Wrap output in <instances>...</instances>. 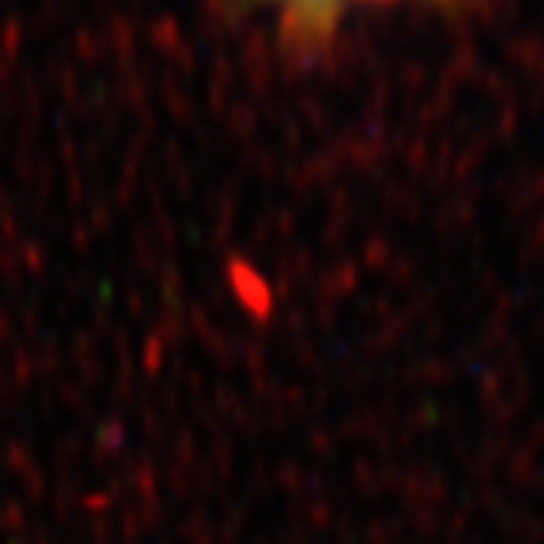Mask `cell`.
Masks as SVG:
<instances>
[{"instance_id":"obj_1","label":"cell","mask_w":544,"mask_h":544,"mask_svg":"<svg viewBox=\"0 0 544 544\" xmlns=\"http://www.w3.org/2000/svg\"><path fill=\"white\" fill-rule=\"evenodd\" d=\"M286 4H292V7H335V4H341V0H286Z\"/></svg>"}]
</instances>
